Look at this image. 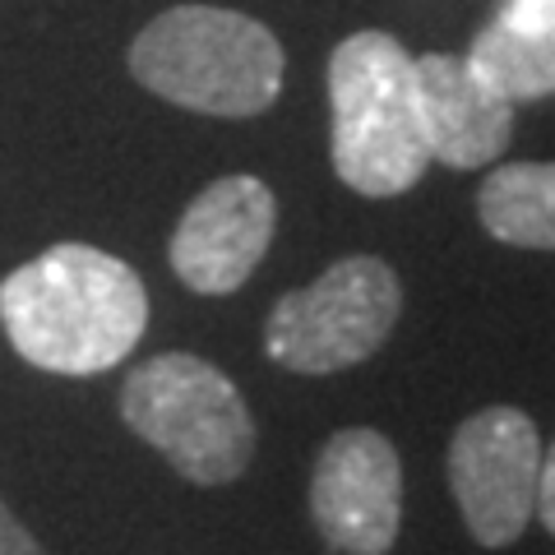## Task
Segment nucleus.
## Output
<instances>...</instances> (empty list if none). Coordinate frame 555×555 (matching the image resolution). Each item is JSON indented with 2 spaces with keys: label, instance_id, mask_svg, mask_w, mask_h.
Segmentation results:
<instances>
[{
  "label": "nucleus",
  "instance_id": "nucleus-1",
  "mask_svg": "<svg viewBox=\"0 0 555 555\" xmlns=\"http://www.w3.org/2000/svg\"><path fill=\"white\" fill-rule=\"evenodd\" d=\"M0 328L28 366L75 379L102 375L144 338L149 292L126 259L61 241L5 273Z\"/></svg>",
  "mask_w": 555,
  "mask_h": 555
},
{
  "label": "nucleus",
  "instance_id": "nucleus-2",
  "mask_svg": "<svg viewBox=\"0 0 555 555\" xmlns=\"http://www.w3.org/2000/svg\"><path fill=\"white\" fill-rule=\"evenodd\" d=\"M287 56L273 33L241 10L171 5L130 42V75L171 107L250 120L283 93Z\"/></svg>",
  "mask_w": 555,
  "mask_h": 555
},
{
  "label": "nucleus",
  "instance_id": "nucleus-3",
  "mask_svg": "<svg viewBox=\"0 0 555 555\" xmlns=\"http://www.w3.org/2000/svg\"><path fill=\"white\" fill-rule=\"evenodd\" d=\"M334 171L357 195L389 199L426 177V139L416 116V69L408 47L379 28L352 33L328 56Z\"/></svg>",
  "mask_w": 555,
  "mask_h": 555
},
{
  "label": "nucleus",
  "instance_id": "nucleus-4",
  "mask_svg": "<svg viewBox=\"0 0 555 555\" xmlns=\"http://www.w3.org/2000/svg\"><path fill=\"white\" fill-rule=\"evenodd\" d=\"M120 422L195 486H228L255 459V416L214 361L158 352L120 385Z\"/></svg>",
  "mask_w": 555,
  "mask_h": 555
},
{
  "label": "nucleus",
  "instance_id": "nucleus-5",
  "mask_svg": "<svg viewBox=\"0 0 555 555\" xmlns=\"http://www.w3.org/2000/svg\"><path fill=\"white\" fill-rule=\"evenodd\" d=\"M398 310V273L375 255H347L310 287L278 297L264 324V347L292 375H334L389 343Z\"/></svg>",
  "mask_w": 555,
  "mask_h": 555
},
{
  "label": "nucleus",
  "instance_id": "nucleus-6",
  "mask_svg": "<svg viewBox=\"0 0 555 555\" xmlns=\"http://www.w3.org/2000/svg\"><path fill=\"white\" fill-rule=\"evenodd\" d=\"M542 440L537 422L518 408H481L449 440V491L467 532L481 546H509L537 509Z\"/></svg>",
  "mask_w": 555,
  "mask_h": 555
},
{
  "label": "nucleus",
  "instance_id": "nucleus-7",
  "mask_svg": "<svg viewBox=\"0 0 555 555\" xmlns=\"http://www.w3.org/2000/svg\"><path fill=\"white\" fill-rule=\"evenodd\" d=\"M310 518L328 551L389 555L403 524V463L371 426L328 436L310 473Z\"/></svg>",
  "mask_w": 555,
  "mask_h": 555
},
{
  "label": "nucleus",
  "instance_id": "nucleus-8",
  "mask_svg": "<svg viewBox=\"0 0 555 555\" xmlns=\"http://www.w3.org/2000/svg\"><path fill=\"white\" fill-rule=\"evenodd\" d=\"M278 199L259 177H222L204 185L171 232V269L199 297H228L273 246Z\"/></svg>",
  "mask_w": 555,
  "mask_h": 555
},
{
  "label": "nucleus",
  "instance_id": "nucleus-9",
  "mask_svg": "<svg viewBox=\"0 0 555 555\" xmlns=\"http://www.w3.org/2000/svg\"><path fill=\"white\" fill-rule=\"evenodd\" d=\"M416 69V116L430 163L454 171H477L495 163L514 139V102L486 89L467 56L426 51L412 56Z\"/></svg>",
  "mask_w": 555,
  "mask_h": 555
},
{
  "label": "nucleus",
  "instance_id": "nucleus-10",
  "mask_svg": "<svg viewBox=\"0 0 555 555\" xmlns=\"http://www.w3.org/2000/svg\"><path fill=\"white\" fill-rule=\"evenodd\" d=\"M486 89L509 102L555 93V0H500L495 20L463 51Z\"/></svg>",
  "mask_w": 555,
  "mask_h": 555
},
{
  "label": "nucleus",
  "instance_id": "nucleus-11",
  "mask_svg": "<svg viewBox=\"0 0 555 555\" xmlns=\"http://www.w3.org/2000/svg\"><path fill=\"white\" fill-rule=\"evenodd\" d=\"M477 218L518 250H555V163H500L477 190Z\"/></svg>",
  "mask_w": 555,
  "mask_h": 555
},
{
  "label": "nucleus",
  "instance_id": "nucleus-12",
  "mask_svg": "<svg viewBox=\"0 0 555 555\" xmlns=\"http://www.w3.org/2000/svg\"><path fill=\"white\" fill-rule=\"evenodd\" d=\"M537 518H542V528L555 537V444L542 449V467H537Z\"/></svg>",
  "mask_w": 555,
  "mask_h": 555
},
{
  "label": "nucleus",
  "instance_id": "nucleus-13",
  "mask_svg": "<svg viewBox=\"0 0 555 555\" xmlns=\"http://www.w3.org/2000/svg\"><path fill=\"white\" fill-rule=\"evenodd\" d=\"M0 555H42L38 537H33L20 518L10 514L5 500H0Z\"/></svg>",
  "mask_w": 555,
  "mask_h": 555
}]
</instances>
